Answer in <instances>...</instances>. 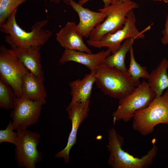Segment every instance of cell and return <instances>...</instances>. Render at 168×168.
Segmentation results:
<instances>
[{"label": "cell", "mask_w": 168, "mask_h": 168, "mask_svg": "<svg viewBox=\"0 0 168 168\" xmlns=\"http://www.w3.org/2000/svg\"><path fill=\"white\" fill-rule=\"evenodd\" d=\"M17 10L14 11L5 23L0 26L1 31L7 34L5 37L6 42L12 49L44 45L52 34L50 31L43 29L47 24L48 20L36 22L32 26L31 30L27 32L17 23L16 19Z\"/></svg>", "instance_id": "obj_1"}, {"label": "cell", "mask_w": 168, "mask_h": 168, "mask_svg": "<svg viewBox=\"0 0 168 168\" xmlns=\"http://www.w3.org/2000/svg\"><path fill=\"white\" fill-rule=\"evenodd\" d=\"M108 142L106 145L110 153L108 165L112 168H147L153 163L158 148L156 140L152 141V147L147 153L141 158L136 157L124 151L122 147L124 138L119 134L114 127L108 131Z\"/></svg>", "instance_id": "obj_2"}, {"label": "cell", "mask_w": 168, "mask_h": 168, "mask_svg": "<svg viewBox=\"0 0 168 168\" xmlns=\"http://www.w3.org/2000/svg\"><path fill=\"white\" fill-rule=\"evenodd\" d=\"M95 83L103 94L119 100L135 89L130 76L117 68L102 65L95 73Z\"/></svg>", "instance_id": "obj_3"}, {"label": "cell", "mask_w": 168, "mask_h": 168, "mask_svg": "<svg viewBox=\"0 0 168 168\" xmlns=\"http://www.w3.org/2000/svg\"><path fill=\"white\" fill-rule=\"evenodd\" d=\"M168 124V88L146 108L138 111L133 118V129L143 136L152 133L156 126Z\"/></svg>", "instance_id": "obj_4"}, {"label": "cell", "mask_w": 168, "mask_h": 168, "mask_svg": "<svg viewBox=\"0 0 168 168\" xmlns=\"http://www.w3.org/2000/svg\"><path fill=\"white\" fill-rule=\"evenodd\" d=\"M139 7L138 3L132 0H120L107 7L99 9L98 10L105 13L106 17L91 32L88 40L99 41L105 35L113 33L122 28L129 12Z\"/></svg>", "instance_id": "obj_5"}, {"label": "cell", "mask_w": 168, "mask_h": 168, "mask_svg": "<svg viewBox=\"0 0 168 168\" xmlns=\"http://www.w3.org/2000/svg\"><path fill=\"white\" fill-rule=\"evenodd\" d=\"M155 98L148 82L143 81L131 93L119 100V105L112 114L114 124L119 120L130 121L138 111L147 107Z\"/></svg>", "instance_id": "obj_6"}, {"label": "cell", "mask_w": 168, "mask_h": 168, "mask_svg": "<svg viewBox=\"0 0 168 168\" xmlns=\"http://www.w3.org/2000/svg\"><path fill=\"white\" fill-rule=\"evenodd\" d=\"M30 72L15 55L12 49L0 47V77L12 88L17 97L22 96L21 85L24 76Z\"/></svg>", "instance_id": "obj_7"}, {"label": "cell", "mask_w": 168, "mask_h": 168, "mask_svg": "<svg viewBox=\"0 0 168 168\" xmlns=\"http://www.w3.org/2000/svg\"><path fill=\"white\" fill-rule=\"evenodd\" d=\"M17 138L15 148V157L19 167L35 168L42 159L41 152L38 150L40 134L27 129L17 131Z\"/></svg>", "instance_id": "obj_8"}, {"label": "cell", "mask_w": 168, "mask_h": 168, "mask_svg": "<svg viewBox=\"0 0 168 168\" xmlns=\"http://www.w3.org/2000/svg\"><path fill=\"white\" fill-rule=\"evenodd\" d=\"M46 100H33L17 97L10 114L14 130L27 129L38 121Z\"/></svg>", "instance_id": "obj_9"}, {"label": "cell", "mask_w": 168, "mask_h": 168, "mask_svg": "<svg viewBox=\"0 0 168 168\" xmlns=\"http://www.w3.org/2000/svg\"><path fill=\"white\" fill-rule=\"evenodd\" d=\"M136 22L133 10H131L128 14L126 20L122 28L113 33L105 35L99 41L88 40L86 42L89 46L99 49L106 47L112 54H114L119 48L122 42L126 39L130 37L134 40L144 38V31H138L135 25Z\"/></svg>", "instance_id": "obj_10"}, {"label": "cell", "mask_w": 168, "mask_h": 168, "mask_svg": "<svg viewBox=\"0 0 168 168\" xmlns=\"http://www.w3.org/2000/svg\"><path fill=\"white\" fill-rule=\"evenodd\" d=\"M89 104L90 100H88L84 102L76 103L72 106H67L66 108L68 118L72 123L71 129L66 146L55 156L57 158L63 159L65 164L70 162V151L76 143L77 133L80 126L88 115Z\"/></svg>", "instance_id": "obj_11"}, {"label": "cell", "mask_w": 168, "mask_h": 168, "mask_svg": "<svg viewBox=\"0 0 168 168\" xmlns=\"http://www.w3.org/2000/svg\"><path fill=\"white\" fill-rule=\"evenodd\" d=\"M111 53L108 49L94 54L65 49L60 59L59 63L60 64H63L68 62H74L85 66L91 71L96 72Z\"/></svg>", "instance_id": "obj_12"}, {"label": "cell", "mask_w": 168, "mask_h": 168, "mask_svg": "<svg viewBox=\"0 0 168 168\" xmlns=\"http://www.w3.org/2000/svg\"><path fill=\"white\" fill-rule=\"evenodd\" d=\"M78 15L79 21L76 25L78 33L83 37H89L91 33L98 24L102 22L106 17L102 12H95L83 7L74 0L68 4Z\"/></svg>", "instance_id": "obj_13"}, {"label": "cell", "mask_w": 168, "mask_h": 168, "mask_svg": "<svg viewBox=\"0 0 168 168\" xmlns=\"http://www.w3.org/2000/svg\"><path fill=\"white\" fill-rule=\"evenodd\" d=\"M75 23L68 22L56 34V39L65 49L91 53V51L84 42L83 36L77 31Z\"/></svg>", "instance_id": "obj_14"}, {"label": "cell", "mask_w": 168, "mask_h": 168, "mask_svg": "<svg viewBox=\"0 0 168 168\" xmlns=\"http://www.w3.org/2000/svg\"><path fill=\"white\" fill-rule=\"evenodd\" d=\"M41 46L12 49L15 55L32 74L44 81V76L41 63L40 50Z\"/></svg>", "instance_id": "obj_15"}, {"label": "cell", "mask_w": 168, "mask_h": 168, "mask_svg": "<svg viewBox=\"0 0 168 168\" xmlns=\"http://www.w3.org/2000/svg\"><path fill=\"white\" fill-rule=\"evenodd\" d=\"M95 72L91 71L82 79H78L70 83L72 99L68 106L90 100L93 86L95 81Z\"/></svg>", "instance_id": "obj_16"}, {"label": "cell", "mask_w": 168, "mask_h": 168, "mask_svg": "<svg viewBox=\"0 0 168 168\" xmlns=\"http://www.w3.org/2000/svg\"><path fill=\"white\" fill-rule=\"evenodd\" d=\"M43 82L30 72L26 74L22 82V96L33 100H45L47 94Z\"/></svg>", "instance_id": "obj_17"}, {"label": "cell", "mask_w": 168, "mask_h": 168, "mask_svg": "<svg viewBox=\"0 0 168 168\" xmlns=\"http://www.w3.org/2000/svg\"><path fill=\"white\" fill-rule=\"evenodd\" d=\"M168 60L164 58L157 68L149 74L148 83L155 93L156 98L163 94L164 90L168 88Z\"/></svg>", "instance_id": "obj_18"}, {"label": "cell", "mask_w": 168, "mask_h": 168, "mask_svg": "<svg viewBox=\"0 0 168 168\" xmlns=\"http://www.w3.org/2000/svg\"><path fill=\"white\" fill-rule=\"evenodd\" d=\"M134 39L129 38L125 40L119 48L114 53L107 57L103 65L117 68L124 72H127V69L125 64L126 55L133 45Z\"/></svg>", "instance_id": "obj_19"}, {"label": "cell", "mask_w": 168, "mask_h": 168, "mask_svg": "<svg viewBox=\"0 0 168 168\" xmlns=\"http://www.w3.org/2000/svg\"><path fill=\"white\" fill-rule=\"evenodd\" d=\"M130 54V62L127 72L136 87L140 84V78L147 79L149 74L147 70V67L141 65L136 61L134 54L133 45L129 50Z\"/></svg>", "instance_id": "obj_20"}, {"label": "cell", "mask_w": 168, "mask_h": 168, "mask_svg": "<svg viewBox=\"0 0 168 168\" xmlns=\"http://www.w3.org/2000/svg\"><path fill=\"white\" fill-rule=\"evenodd\" d=\"M17 97L11 87L0 77V106L6 110L12 109Z\"/></svg>", "instance_id": "obj_21"}, {"label": "cell", "mask_w": 168, "mask_h": 168, "mask_svg": "<svg viewBox=\"0 0 168 168\" xmlns=\"http://www.w3.org/2000/svg\"><path fill=\"white\" fill-rule=\"evenodd\" d=\"M28 0H0V26L18 6Z\"/></svg>", "instance_id": "obj_22"}, {"label": "cell", "mask_w": 168, "mask_h": 168, "mask_svg": "<svg viewBox=\"0 0 168 168\" xmlns=\"http://www.w3.org/2000/svg\"><path fill=\"white\" fill-rule=\"evenodd\" d=\"M14 129L12 121H10L6 128L0 130V143L9 142L15 145L18 133L14 131Z\"/></svg>", "instance_id": "obj_23"}, {"label": "cell", "mask_w": 168, "mask_h": 168, "mask_svg": "<svg viewBox=\"0 0 168 168\" xmlns=\"http://www.w3.org/2000/svg\"><path fill=\"white\" fill-rule=\"evenodd\" d=\"M163 37L161 39V42L164 45L168 44V14L166 18L164 28L162 31Z\"/></svg>", "instance_id": "obj_24"}, {"label": "cell", "mask_w": 168, "mask_h": 168, "mask_svg": "<svg viewBox=\"0 0 168 168\" xmlns=\"http://www.w3.org/2000/svg\"><path fill=\"white\" fill-rule=\"evenodd\" d=\"M90 0H79L78 3L81 5L83 6ZM104 3V7H108L111 4L110 0H101Z\"/></svg>", "instance_id": "obj_25"}, {"label": "cell", "mask_w": 168, "mask_h": 168, "mask_svg": "<svg viewBox=\"0 0 168 168\" xmlns=\"http://www.w3.org/2000/svg\"><path fill=\"white\" fill-rule=\"evenodd\" d=\"M52 2L56 4L59 3L61 1H63L65 3L68 5L69 2L71 1L74 0H51Z\"/></svg>", "instance_id": "obj_26"}, {"label": "cell", "mask_w": 168, "mask_h": 168, "mask_svg": "<svg viewBox=\"0 0 168 168\" xmlns=\"http://www.w3.org/2000/svg\"><path fill=\"white\" fill-rule=\"evenodd\" d=\"M110 0V2L111 4L112 3H113L116 2H117L118 1H119L120 0Z\"/></svg>", "instance_id": "obj_27"}, {"label": "cell", "mask_w": 168, "mask_h": 168, "mask_svg": "<svg viewBox=\"0 0 168 168\" xmlns=\"http://www.w3.org/2000/svg\"><path fill=\"white\" fill-rule=\"evenodd\" d=\"M163 1L166 3L168 2V0H164Z\"/></svg>", "instance_id": "obj_28"}, {"label": "cell", "mask_w": 168, "mask_h": 168, "mask_svg": "<svg viewBox=\"0 0 168 168\" xmlns=\"http://www.w3.org/2000/svg\"><path fill=\"white\" fill-rule=\"evenodd\" d=\"M154 1H164V0H153Z\"/></svg>", "instance_id": "obj_29"}, {"label": "cell", "mask_w": 168, "mask_h": 168, "mask_svg": "<svg viewBox=\"0 0 168 168\" xmlns=\"http://www.w3.org/2000/svg\"><path fill=\"white\" fill-rule=\"evenodd\" d=\"M167 168H168V166H167Z\"/></svg>", "instance_id": "obj_30"}, {"label": "cell", "mask_w": 168, "mask_h": 168, "mask_svg": "<svg viewBox=\"0 0 168 168\" xmlns=\"http://www.w3.org/2000/svg\"></svg>", "instance_id": "obj_31"}]
</instances>
